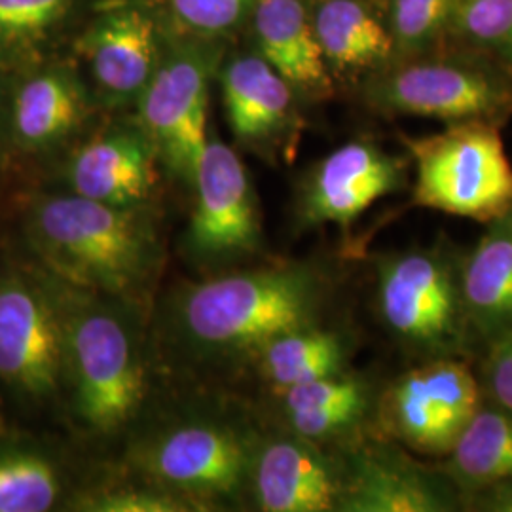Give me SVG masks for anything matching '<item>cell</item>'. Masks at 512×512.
<instances>
[{
  "label": "cell",
  "instance_id": "obj_20",
  "mask_svg": "<svg viewBox=\"0 0 512 512\" xmlns=\"http://www.w3.org/2000/svg\"><path fill=\"white\" fill-rule=\"evenodd\" d=\"M471 327L492 342L512 332V209L488 224L459 272Z\"/></svg>",
  "mask_w": 512,
  "mask_h": 512
},
{
  "label": "cell",
  "instance_id": "obj_13",
  "mask_svg": "<svg viewBox=\"0 0 512 512\" xmlns=\"http://www.w3.org/2000/svg\"><path fill=\"white\" fill-rule=\"evenodd\" d=\"M97 97L110 109L137 105L162 61L160 25L139 4H116L93 19L80 42Z\"/></svg>",
  "mask_w": 512,
  "mask_h": 512
},
{
  "label": "cell",
  "instance_id": "obj_27",
  "mask_svg": "<svg viewBox=\"0 0 512 512\" xmlns=\"http://www.w3.org/2000/svg\"><path fill=\"white\" fill-rule=\"evenodd\" d=\"M448 37L492 55L512 71V0H454Z\"/></svg>",
  "mask_w": 512,
  "mask_h": 512
},
{
  "label": "cell",
  "instance_id": "obj_3",
  "mask_svg": "<svg viewBox=\"0 0 512 512\" xmlns=\"http://www.w3.org/2000/svg\"><path fill=\"white\" fill-rule=\"evenodd\" d=\"M319 277L302 266H274L190 283L171 306L181 346L200 357L256 353L275 336L308 327L321 304Z\"/></svg>",
  "mask_w": 512,
  "mask_h": 512
},
{
  "label": "cell",
  "instance_id": "obj_31",
  "mask_svg": "<svg viewBox=\"0 0 512 512\" xmlns=\"http://www.w3.org/2000/svg\"><path fill=\"white\" fill-rule=\"evenodd\" d=\"M486 385L494 403L512 414V332L492 342L486 363Z\"/></svg>",
  "mask_w": 512,
  "mask_h": 512
},
{
  "label": "cell",
  "instance_id": "obj_28",
  "mask_svg": "<svg viewBox=\"0 0 512 512\" xmlns=\"http://www.w3.org/2000/svg\"><path fill=\"white\" fill-rule=\"evenodd\" d=\"M167 21L196 40L220 37L251 16L256 0H158Z\"/></svg>",
  "mask_w": 512,
  "mask_h": 512
},
{
  "label": "cell",
  "instance_id": "obj_18",
  "mask_svg": "<svg viewBox=\"0 0 512 512\" xmlns=\"http://www.w3.org/2000/svg\"><path fill=\"white\" fill-rule=\"evenodd\" d=\"M251 19L256 54L293 90L319 93L329 88V65L304 0H256Z\"/></svg>",
  "mask_w": 512,
  "mask_h": 512
},
{
  "label": "cell",
  "instance_id": "obj_17",
  "mask_svg": "<svg viewBox=\"0 0 512 512\" xmlns=\"http://www.w3.org/2000/svg\"><path fill=\"white\" fill-rule=\"evenodd\" d=\"M90 110V93L73 69H40L14 90L8 112L10 141L23 152L54 150L86 124Z\"/></svg>",
  "mask_w": 512,
  "mask_h": 512
},
{
  "label": "cell",
  "instance_id": "obj_25",
  "mask_svg": "<svg viewBox=\"0 0 512 512\" xmlns=\"http://www.w3.org/2000/svg\"><path fill=\"white\" fill-rule=\"evenodd\" d=\"M74 0H0V63L21 61L48 42Z\"/></svg>",
  "mask_w": 512,
  "mask_h": 512
},
{
  "label": "cell",
  "instance_id": "obj_22",
  "mask_svg": "<svg viewBox=\"0 0 512 512\" xmlns=\"http://www.w3.org/2000/svg\"><path fill=\"white\" fill-rule=\"evenodd\" d=\"M346 344L332 330L313 325L289 330L256 349L262 376L281 395L296 385L342 372Z\"/></svg>",
  "mask_w": 512,
  "mask_h": 512
},
{
  "label": "cell",
  "instance_id": "obj_7",
  "mask_svg": "<svg viewBox=\"0 0 512 512\" xmlns=\"http://www.w3.org/2000/svg\"><path fill=\"white\" fill-rule=\"evenodd\" d=\"M378 306L389 330L406 346L450 357L471 327L450 260L437 251L387 256L378 266Z\"/></svg>",
  "mask_w": 512,
  "mask_h": 512
},
{
  "label": "cell",
  "instance_id": "obj_21",
  "mask_svg": "<svg viewBox=\"0 0 512 512\" xmlns=\"http://www.w3.org/2000/svg\"><path fill=\"white\" fill-rule=\"evenodd\" d=\"M311 19L329 71H372L395 55L385 16L365 0H321Z\"/></svg>",
  "mask_w": 512,
  "mask_h": 512
},
{
  "label": "cell",
  "instance_id": "obj_26",
  "mask_svg": "<svg viewBox=\"0 0 512 512\" xmlns=\"http://www.w3.org/2000/svg\"><path fill=\"white\" fill-rule=\"evenodd\" d=\"M454 0H385L395 55L429 54L450 33Z\"/></svg>",
  "mask_w": 512,
  "mask_h": 512
},
{
  "label": "cell",
  "instance_id": "obj_29",
  "mask_svg": "<svg viewBox=\"0 0 512 512\" xmlns=\"http://www.w3.org/2000/svg\"><path fill=\"white\" fill-rule=\"evenodd\" d=\"M80 511L92 512H181L190 507L175 495L154 486L112 488L78 499Z\"/></svg>",
  "mask_w": 512,
  "mask_h": 512
},
{
  "label": "cell",
  "instance_id": "obj_10",
  "mask_svg": "<svg viewBox=\"0 0 512 512\" xmlns=\"http://www.w3.org/2000/svg\"><path fill=\"white\" fill-rule=\"evenodd\" d=\"M480 408L469 366L439 357L397 378L382 397L387 433L423 456H448Z\"/></svg>",
  "mask_w": 512,
  "mask_h": 512
},
{
  "label": "cell",
  "instance_id": "obj_6",
  "mask_svg": "<svg viewBox=\"0 0 512 512\" xmlns=\"http://www.w3.org/2000/svg\"><path fill=\"white\" fill-rule=\"evenodd\" d=\"M370 103L385 114L437 118L448 124L512 118V78L467 57H406L368 88Z\"/></svg>",
  "mask_w": 512,
  "mask_h": 512
},
{
  "label": "cell",
  "instance_id": "obj_32",
  "mask_svg": "<svg viewBox=\"0 0 512 512\" xmlns=\"http://www.w3.org/2000/svg\"><path fill=\"white\" fill-rule=\"evenodd\" d=\"M467 495H469V501L465 503L471 505V509L476 511L512 512V478L488 484Z\"/></svg>",
  "mask_w": 512,
  "mask_h": 512
},
{
  "label": "cell",
  "instance_id": "obj_14",
  "mask_svg": "<svg viewBox=\"0 0 512 512\" xmlns=\"http://www.w3.org/2000/svg\"><path fill=\"white\" fill-rule=\"evenodd\" d=\"M247 490L264 512L338 511L342 469L293 433L256 444Z\"/></svg>",
  "mask_w": 512,
  "mask_h": 512
},
{
  "label": "cell",
  "instance_id": "obj_2",
  "mask_svg": "<svg viewBox=\"0 0 512 512\" xmlns=\"http://www.w3.org/2000/svg\"><path fill=\"white\" fill-rule=\"evenodd\" d=\"M46 275L61 323L63 395L74 420L92 435L118 433L147 395L141 306Z\"/></svg>",
  "mask_w": 512,
  "mask_h": 512
},
{
  "label": "cell",
  "instance_id": "obj_23",
  "mask_svg": "<svg viewBox=\"0 0 512 512\" xmlns=\"http://www.w3.org/2000/svg\"><path fill=\"white\" fill-rule=\"evenodd\" d=\"M461 494L512 478V414L478 408L444 465Z\"/></svg>",
  "mask_w": 512,
  "mask_h": 512
},
{
  "label": "cell",
  "instance_id": "obj_8",
  "mask_svg": "<svg viewBox=\"0 0 512 512\" xmlns=\"http://www.w3.org/2000/svg\"><path fill=\"white\" fill-rule=\"evenodd\" d=\"M0 382L33 406L63 395L59 311L42 270L0 272Z\"/></svg>",
  "mask_w": 512,
  "mask_h": 512
},
{
  "label": "cell",
  "instance_id": "obj_19",
  "mask_svg": "<svg viewBox=\"0 0 512 512\" xmlns=\"http://www.w3.org/2000/svg\"><path fill=\"white\" fill-rule=\"evenodd\" d=\"M232 133L249 145L281 137L294 122L293 86L258 54L232 59L220 76Z\"/></svg>",
  "mask_w": 512,
  "mask_h": 512
},
{
  "label": "cell",
  "instance_id": "obj_30",
  "mask_svg": "<svg viewBox=\"0 0 512 512\" xmlns=\"http://www.w3.org/2000/svg\"><path fill=\"white\" fill-rule=\"evenodd\" d=\"M368 404H340L317 410L287 412V420L294 435L302 439L319 442L332 439L355 427L365 416Z\"/></svg>",
  "mask_w": 512,
  "mask_h": 512
},
{
  "label": "cell",
  "instance_id": "obj_9",
  "mask_svg": "<svg viewBox=\"0 0 512 512\" xmlns=\"http://www.w3.org/2000/svg\"><path fill=\"white\" fill-rule=\"evenodd\" d=\"M215 65L217 54L203 44L169 50L137 101V124L152 141L158 160L190 186L209 143L207 107Z\"/></svg>",
  "mask_w": 512,
  "mask_h": 512
},
{
  "label": "cell",
  "instance_id": "obj_11",
  "mask_svg": "<svg viewBox=\"0 0 512 512\" xmlns=\"http://www.w3.org/2000/svg\"><path fill=\"white\" fill-rule=\"evenodd\" d=\"M192 188L196 205L184 239L190 258L205 268H224L253 255L262 239L260 213L238 154L217 139L209 141Z\"/></svg>",
  "mask_w": 512,
  "mask_h": 512
},
{
  "label": "cell",
  "instance_id": "obj_24",
  "mask_svg": "<svg viewBox=\"0 0 512 512\" xmlns=\"http://www.w3.org/2000/svg\"><path fill=\"white\" fill-rule=\"evenodd\" d=\"M63 494L61 473L52 458L35 448L0 450V512H44Z\"/></svg>",
  "mask_w": 512,
  "mask_h": 512
},
{
  "label": "cell",
  "instance_id": "obj_4",
  "mask_svg": "<svg viewBox=\"0 0 512 512\" xmlns=\"http://www.w3.org/2000/svg\"><path fill=\"white\" fill-rule=\"evenodd\" d=\"M416 181L414 203L490 224L512 209V164L490 122L448 124L435 135L404 137Z\"/></svg>",
  "mask_w": 512,
  "mask_h": 512
},
{
  "label": "cell",
  "instance_id": "obj_12",
  "mask_svg": "<svg viewBox=\"0 0 512 512\" xmlns=\"http://www.w3.org/2000/svg\"><path fill=\"white\" fill-rule=\"evenodd\" d=\"M406 167L403 158L366 141L336 148L311 171L298 215L308 226L348 228L374 203L403 188Z\"/></svg>",
  "mask_w": 512,
  "mask_h": 512
},
{
  "label": "cell",
  "instance_id": "obj_15",
  "mask_svg": "<svg viewBox=\"0 0 512 512\" xmlns=\"http://www.w3.org/2000/svg\"><path fill=\"white\" fill-rule=\"evenodd\" d=\"M158 162L139 124L110 129L74 152L65 173L67 192L120 209H148Z\"/></svg>",
  "mask_w": 512,
  "mask_h": 512
},
{
  "label": "cell",
  "instance_id": "obj_1",
  "mask_svg": "<svg viewBox=\"0 0 512 512\" xmlns=\"http://www.w3.org/2000/svg\"><path fill=\"white\" fill-rule=\"evenodd\" d=\"M23 238L42 272L139 306L162 266L148 209H120L71 192L35 196L23 215Z\"/></svg>",
  "mask_w": 512,
  "mask_h": 512
},
{
  "label": "cell",
  "instance_id": "obj_33",
  "mask_svg": "<svg viewBox=\"0 0 512 512\" xmlns=\"http://www.w3.org/2000/svg\"><path fill=\"white\" fill-rule=\"evenodd\" d=\"M2 141H4V122H2V109H0V152H2Z\"/></svg>",
  "mask_w": 512,
  "mask_h": 512
},
{
  "label": "cell",
  "instance_id": "obj_5",
  "mask_svg": "<svg viewBox=\"0 0 512 512\" xmlns=\"http://www.w3.org/2000/svg\"><path fill=\"white\" fill-rule=\"evenodd\" d=\"M255 446L224 421H177L141 440L133 463L150 486L194 509L236 499L247 490Z\"/></svg>",
  "mask_w": 512,
  "mask_h": 512
},
{
  "label": "cell",
  "instance_id": "obj_16",
  "mask_svg": "<svg viewBox=\"0 0 512 512\" xmlns=\"http://www.w3.org/2000/svg\"><path fill=\"white\" fill-rule=\"evenodd\" d=\"M450 486L391 450H365L342 469L338 511L446 512L456 509Z\"/></svg>",
  "mask_w": 512,
  "mask_h": 512
}]
</instances>
